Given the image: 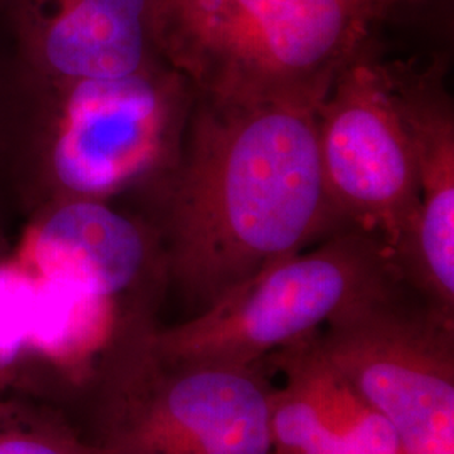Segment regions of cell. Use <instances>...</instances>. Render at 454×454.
<instances>
[{
    "mask_svg": "<svg viewBox=\"0 0 454 454\" xmlns=\"http://www.w3.org/2000/svg\"><path fill=\"white\" fill-rule=\"evenodd\" d=\"M317 137L332 209L343 226L379 236L395 261L419 211V182L390 63L372 37L337 73L317 110Z\"/></svg>",
    "mask_w": 454,
    "mask_h": 454,
    "instance_id": "cell-7",
    "label": "cell"
},
{
    "mask_svg": "<svg viewBox=\"0 0 454 454\" xmlns=\"http://www.w3.org/2000/svg\"><path fill=\"white\" fill-rule=\"evenodd\" d=\"M0 454H105L63 411L0 395Z\"/></svg>",
    "mask_w": 454,
    "mask_h": 454,
    "instance_id": "cell-13",
    "label": "cell"
},
{
    "mask_svg": "<svg viewBox=\"0 0 454 454\" xmlns=\"http://www.w3.org/2000/svg\"><path fill=\"white\" fill-rule=\"evenodd\" d=\"M29 271L159 324L168 293L162 236L146 212L114 200H69L26 217L12 243Z\"/></svg>",
    "mask_w": 454,
    "mask_h": 454,
    "instance_id": "cell-8",
    "label": "cell"
},
{
    "mask_svg": "<svg viewBox=\"0 0 454 454\" xmlns=\"http://www.w3.org/2000/svg\"><path fill=\"white\" fill-rule=\"evenodd\" d=\"M384 17L372 0H157L155 35L197 95L318 108Z\"/></svg>",
    "mask_w": 454,
    "mask_h": 454,
    "instance_id": "cell-3",
    "label": "cell"
},
{
    "mask_svg": "<svg viewBox=\"0 0 454 454\" xmlns=\"http://www.w3.org/2000/svg\"><path fill=\"white\" fill-rule=\"evenodd\" d=\"M315 335L261 364L285 377L271 394L275 454H404L389 421L325 358Z\"/></svg>",
    "mask_w": 454,
    "mask_h": 454,
    "instance_id": "cell-11",
    "label": "cell"
},
{
    "mask_svg": "<svg viewBox=\"0 0 454 454\" xmlns=\"http://www.w3.org/2000/svg\"><path fill=\"white\" fill-rule=\"evenodd\" d=\"M39 296L33 273L0 236V395H20L56 407L39 322Z\"/></svg>",
    "mask_w": 454,
    "mask_h": 454,
    "instance_id": "cell-12",
    "label": "cell"
},
{
    "mask_svg": "<svg viewBox=\"0 0 454 454\" xmlns=\"http://www.w3.org/2000/svg\"><path fill=\"white\" fill-rule=\"evenodd\" d=\"M150 335L101 373L82 416L88 438L105 454H275L262 365L174 362Z\"/></svg>",
    "mask_w": 454,
    "mask_h": 454,
    "instance_id": "cell-5",
    "label": "cell"
},
{
    "mask_svg": "<svg viewBox=\"0 0 454 454\" xmlns=\"http://www.w3.org/2000/svg\"><path fill=\"white\" fill-rule=\"evenodd\" d=\"M33 78L22 69L7 35L0 41V236L16 209V170L24 135Z\"/></svg>",
    "mask_w": 454,
    "mask_h": 454,
    "instance_id": "cell-14",
    "label": "cell"
},
{
    "mask_svg": "<svg viewBox=\"0 0 454 454\" xmlns=\"http://www.w3.org/2000/svg\"><path fill=\"white\" fill-rule=\"evenodd\" d=\"M157 0H0L4 33L34 82L106 78L167 63Z\"/></svg>",
    "mask_w": 454,
    "mask_h": 454,
    "instance_id": "cell-9",
    "label": "cell"
},
{
    "mask_svg": "<svg viewBox=\"0 0 454 454\" xmlns=\"http://www.w3.org/2000/svg\"><path fill=\"white\" fill-rule=\"evenodd\" d=\"M195 97L168 63L121 76L33 80L17 214L26 219L59 202L148 194L179 160Z\"/></svg>",
    "mask_w": 454,
    "mask_h": 454,
    "instance_id": "cell-2",
    "label": "cell"
},
{
    "mask_svg": "<svg viewBox=\"0 0 454 454\" xmlns=\"http://www.w3.org/2000/svg\"><path fill=\"white\" fill-rule=\"evenodd\" d=\"M317 110L195 97L179 160L140 197L162 236L168 292L191 317L345 229L325 191Z\"/></svg>",
    "mask_w": 454,
    "mask_h": 454,
    "instance_id": "cell-1",
    "label": "cell"
},
{
    "mask_svg": "<svg viewBox=\"0 0 454 454\" xmlns=\"http://www.w3.org/2000/svg\"><path fill=\"white\" fill-rule=\"evenodd\" d=\"M446 65L438 58L416 71L390 63L419 182V211L395 264L412 292L454 317V106Z\"/></svg>",
    "mask_w": 454,
    "mask_h": 454,
    "instance_id": "cell-10",
    "label": "cell"
},
{
    "mask_svg": "<svg viewBox=\"0 0 454 454\" xmlns=\"http://www.w3.org/2000/svg\"><path fill=\"white\" fill-rule=\"evenodd\" d=\"M372 2L384 16H387L392 9H395L399 5H406V4H414L419 0H372Z\"/></svg>",
    "mask_w": 454,
    "mask_h": 454,
    "instance_id": "cell-15",
    "label": "cell"
},
{
    "mask_svg": "<svg viewBox=\"0 0 454 454\" xmlns=\"http://www.w3.org/2000/svg\"><path fill=\"white\" fill-rule=\"evenodd\" d=\"M315 339L404 454H454V317L404 286L341 311Z\"/></svg>",
    "mask_w": 454,
    "mask_h": 454,
    "instance_id": "cell-6",
    "label": "cell"
},
{
    "mask_svg": "<svg viewBox=\"0 0 454 454\" xmlns=\"http://www.w3.org/2000/svg\"><path fill=\"white\" fill-rule=\"evenodd\" d=\"M407 286L389 246L345 227L261 273L182 324L150 335L162 357L197 365L254 367L322 330L341 311Z\"/></svg>",
    "mask_w": 454,
    "mask_h": 454,
    "instance_id": "cell-4",
    "label": "cell"
}]
</instances>
